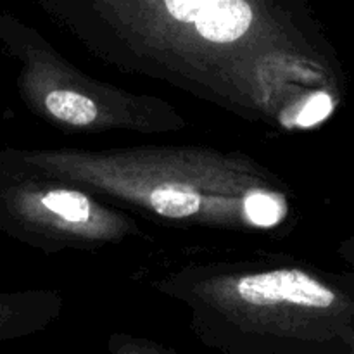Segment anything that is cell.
<instances>
[{"mask_svg": "<svg viewBox=\"0 0 354 354\" xmlns=\"http://www.w3.org/2000/svg\"><path fill=\"white\" fill-rule=\"evenodd\" d=\"M237 294L245 304L258 308L292 304L315 311H334L341 306L337 294L330 287L297 270L244 277L237 283Z\"/></svg>", "mask_w": 354, "mask_h": 354, "instance_id": "cell-1", "label": "cell"}, {"mask_svg": "<svg viewBox=\"0 0 354 354\" xmlns=\"http://www.w3.org/2000/svg\"><path fill=\"white\" fill-rule=\"evenodd\" d=\"M251 19V7L244 0H211L196 19V26L206 40L228 44L248 31Z\"/></svg>", "mask_w": 354, "mask_h": 354, "instance_id": "cell-2", "label": "cell"}, {"mask_svg": "<svg viewBox=\"0 0 354 354\" xmlns=\"http://www.w3.org/2000/svg\"><path fill=\"white\" fill-rule=\"evenodd\" d=\"M45 109L59 121L83 127L97 118V106L82 93L71 90H52L45 95Z\"/></svg>", "mask_w": 354, "mask_h": 354, "instance_id": "cell-3", "label": "cell"}, {"mask_svg": "<svg viewBox=\"0 0 354 354\" xmlns=\"http://www.w3.org/2000/svg\"><path fill=\"white\" fill-rule=\"evenodd\" d=\"M151 206L161 216L187 218L197 213L201 206V197L194 190L183 189V187L165 185L158 187L151 194Z\"/></svg>", "mask_w": 354, "mask_h": 354, "instance_id": "cell-4", "label": "cell"}, {"mask_svg": "<svg viewBox=\"0 0 354 354\" xmlns=\"http://www.w3.org/2000/svg\"><path fill=\"white\" fill-rule=\"evenodd\" d=\"M41 207L52 214H57L62 220L82 223L90 216V204L85 196L75 190H50L38 201Z\"/></svg>", "mask_w": 354, "mask_h": 354, "instance_id": "cell-5", "label": "cell"}, {"mask_svg": "<svg viewBox=\"0 0 354 354\" xmlns=\"http://www.w3.org/2000/svg\"><path fill=\"white\" fill-rule=\"evenodd\" d=\"M245 213L254 225L272 227L282 220L283 204L265 192H254L245 199Z\"/></svg>", "mask_w": 354, "mask_h": 354, "instance_id": "cell-6", "label": "cell"}, {"mask_svg": "<svg viewBox=\"0 0 354 354\" xmlns=\"http://www.w3.org/2000/svg\"><path fill=\"white\" fill-rule=\"evenodd\" d=\"M332 113V99L327 95V93H318V95L311 97L306 102L304 109L301 111L299 124L303 127H313V124L324 121L328 114Z\"/></svg>", "mask_w": 354, "mask_h": 354, "instance_id": "cell-7", "label": "cell"}, {"mask_svg": "<svg viewBox=\"0 0 354 354\" xmlns=\"http://www.w3.org/2000/svg\"><path fill=\"white\" fill-rule=\"evenodd\" d=\"M211 0H165L169 14L183 23H192L206 9Z\"/></svg>", "mask_w": 354, "mask_h": 354, "instance_id": "cell-8", "label": "cell"}, {"mask_svg": "<svg viewBox=\"0 0 354 354\" xmlns=\"http://www.w3.org/2000/svg\"><path fill=\"white\" fill-rule=\"evenodd\" d=\"M10 315H12V311H10L9 303H3V301L0 299V334H2L3 328L7 327V322H9Z\"/></svg>", "mask_w": 354, "mask_h": 354, "instance_id": "cell-9", "label": "cell"}, {"mask_svg": "<svg viewBox=\"0 0 354 354\" xmlns=\"http://www.w3.org/2000/svg\"><path fill=\"white\" fill-rule=\"evenodd\" d=\"M133 354H140V353H133Z\"/></svg>", "mask_w": 354, "mask_h": 354, "instance_id": "cell-10", "label": "cell"}]
</instances>
